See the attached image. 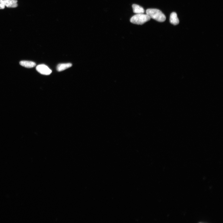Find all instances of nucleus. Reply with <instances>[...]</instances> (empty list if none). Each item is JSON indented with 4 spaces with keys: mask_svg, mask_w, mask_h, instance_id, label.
Masks as SVG:
<instances>
[{
    "mask_svg": "<svg viewBox=\"0 0 223 223\" xmlns=\"http://www.w3.org/2000/svg\"><path fill=\"white\" fill-rule=\"evenodd\" d=\"M146 14L151 18H152L157 22H163L165 21L166 16L160 10L154 9H149L146 10Z\"/></svg>",
    "mask_w": 223,
    "mask_h": 223,
    "instance_id": "nucleus-1",
    "label": "nucleus"
},
{
    "mask_svg": "<svg viewBox=\"0 0 223 223\" xmlns=\"http://www.w3.org/2000/svg\"><path fill=\"white\" fill-rule=\"evenodd\" d=\"M150 17L147 14H136L130 19V22L134 24L142 25L150 20Z\"/></svg>",
    "mask_w": 223,
    "mask_h": 223,
    "instance_id": "nucleus-2",
    "label": "nucleus"
},
{
    "mask_svg": "<svg viewBox=\"0 0 223 223\" xmlns=\"http://www.w3.org/2000/svg\"><path fill=\"white\" fill-rule=\"evenodd\" d=\"M36 70L39 73L43 75H49L52 73L51 70L47 65L44 64L38 65Z\"/></svg>",
    "mask_w": 223,
    "mask_h": 223,
    "instance_id": "nucleus-3",
    "label": "nucleus"
},
{
    "mask_svg": "<svg viewBox=\"0 0 223 223\" xmlns=\"http://www.w3.org/2000/svg\"><path fill=\"white\" fill-rule=\"evenodd\" d=\"M133 12L136 14H143L145 11L141 6L134 4L132 5Z\"/></svg>",
    "mask_w": 223,
    "mask_h": 223,
    "instance_id": "nucleus-4",
    "label": "nucleus"
},
{
    "mask_svg": "<svg viewBox=\"0 0 223 223\" xmlns=\"http://www.w3.org/2000/svg\"><path fill=\"white\" fill-rule=\"evenodd\" d=\"M170 22L174 25H177L179 23V20L176 12H173L170 14Z\"/></svg>",
    "mask_w": 223,
    "mask_h": 223,
    "instance_id": "nucleus-5",
    "label": "nucleus"
},
{
    "mask_svg": "<svg viewBox=\"0 0 223 223\" xmlns=\"http://www.w3.org/2000/svg\"><path fill=\"white\" fill-rule=\"evenodd\" d=\"M20 64L22 67L28 68H33L36 65V63L34 62L26 61H21L20 62Z\"/></svg>",
    "mask_w": 223,
    "mask_h": 223,
    "instance_id": "nucleus-6",
    "label": "nucleus"
},
{
    "mask_svg": "<svg viewBox=\"0 0 223 223\" xmlns=\"http://www.w3.org/2000/svg\"><path fill=\"white\" fill-rule=\"evenodd\" d=\"M5 6L8 8H14L18 6L17 0H4Z\"/></svg>",
    "mask_w": 223,
    "mask_h": 223,
    "instance_id": "nucleus-7",
    "label": "nucleus"
},
{
    "mask_svg": "<svg viewBox=\"0 0 223 223\" xmlns=\"http://www.w3.org/2000/svg\"><path fill=\"white\" fill-rule=\"evenodd\" d=\"M72 66V64L70 63L59 64L57 66V70L59 72H61L68 69Z\"/></svg>",
    "mask_w": 223,
    "mask_h": 223,
    "instance_id": "nucleus-8",
    "label": "nucleus"
},
{
    "mask_svg": "<svg viewBox=\"0 0 223 223\" xmlns=\"http://www.w3.org/2000/svg\"><path fill=\"white\" fill-rule=\"evenodd\" d=\"M4 0H0V9H4L5 7Z\"/></svg>",
    "mask_w": 223,
    "mask_h": 223,
    "instance_id": "nucleus-9",
    "label": "nucleus"
}]
</instances>
